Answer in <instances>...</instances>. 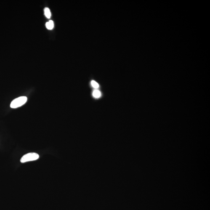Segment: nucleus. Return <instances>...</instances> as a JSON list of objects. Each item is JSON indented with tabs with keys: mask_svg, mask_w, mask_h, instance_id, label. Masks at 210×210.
I'll list each match as a JSON object with an SVG mask.
<instances>
[{
	"mask_svg": "<svg viewBox=\"0 0 210 210\" xmlns=\"http://www.w3.org/2000/svg\"><path fill=\"white\" fill-rule=\"evenodd\" d=\"M27 100V98L25 96H22L17 98L11 102L10 107L13 109L18 108L26 103Z\"/></svg>",
	"mask_w": 210,
	"mask_h": 210,
	"instance_id": "1",
	"label": "nucleus"
},
{
	"mask_svg": "<svg viewBox=\"0 0 210 210\" xmlns=\"http://www.w3.org/2000/svg\"><path fill=\"white\" fill-rule=\"evenodd\" d=\"M46 28L49 30H52L54 26V22L52 20H49L46 23Z\"/></svg>",
	"mask_w": 210,
	"mask_h": 210,
	"instance_id": "4",
	"label": "nucleus"
},
{
	"mask_svg": "<svg viewBox=\"0 0 210 210\" xmlns=\"http://www.w3.org/2000/svg\"><path fill=\"white\" fill-rule=\"evenodd\" d=\"M44 14L48 18H50L51 17V13L49 8H46L44 9Z\"/></svg>",
	"mask_w": 210,
	"mask_h": 210,
	"instance_id": "5",
	"label": "nucleus"
},
{
	"mask_svg": "<svg viewBox=\"0 0 210 210\" xmlns=\"http://www.w3.org/2000/svg\"><path fill=\"white\" fill-rule=\"evenodd\" d=\"M93 97L95 99H99L101 97L102 94L100 91L98 89H95L92 93Z\"/></svg>",
	"mask_w": 210,
	"mask_h": 210,
	"instance_id": "3",
	"label": "nucleus"
},
{
	"mask_svg": "<svg viewBox=\"0 0 210 210\" xmlns=\"http://www.w3.org/2000/svg\"><path fill=\"white\" fill-rule=\"evenodd\" d=\"M91 85L92 86L94 89H98L99 87V85L98 83L97 82L94 81V80H92V81L91 82Z\"/></svg>",
	"mask_w": 210,
	"mask_h": 210,
	"instance_id": "6",
	"label": "nucleus"
},
{
	"mask_svg": "<svg viewBox=\"0 0 210 210\" xmlns=\"http://www.w3.org/2000/svg\"><path fill=\"white\" fill-rule=\"evenodd\" d=\"M39 157V155L35 153H30L23 155L21 159V162L22 163L27 162L35 161L38 159Z\"/></svg>",
	"mask_w": 210,
	"mask_h": 210,
	"instance_id": "2",
	"label": "nucleus"
}]
</instances>
